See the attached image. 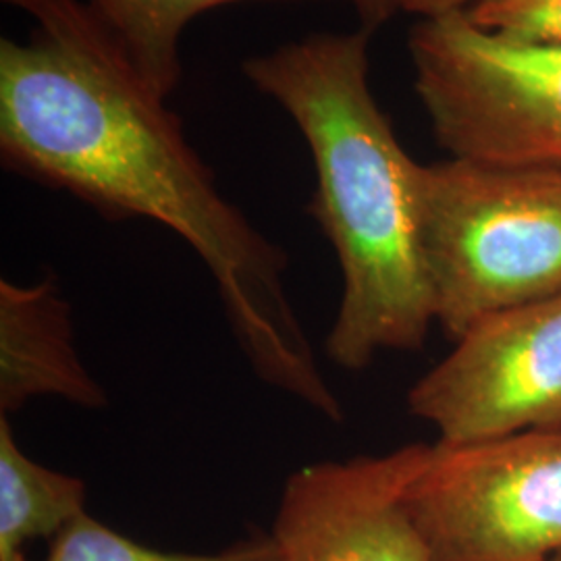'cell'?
I'll return each mask as SVG.
<instances>
[{"label":"cell","mask_w":561,"mask_h":561,"mask_svg":"<svg viewBox=\"0 0 561 561\" xmlns=\"http://www.w3.org/2000/svg\"><path fill=\"white\" fill-rule=\"evenodd\" d=\"M36 21L0 41V161L108 221L148 219L180 236L215 280L254 375L329 416L340 398L287 294V254L217 187L181 121L85 0H2Z\"/></svg>","instance_id":"6da1fadb"},{"label":"cell","mask_w":561,"mask_h":561,"mask_svg":"<svg viewBox=\"0 0 561 561\" xmlns=\"http://www.w3.org/2000/svg\"><path fill=\"white\" fill-rule=\"evenodd\" d=\"M375 25L312 34L241 65L310 148L317 171L310 215L341 271L327 356L350 373L368 368L382 352H419L437 327L419 231V162L403 150L368 85Z\"/></svg>","instance_id":"7a4b0ae2"},{"label":"cell","mask_w":561,"mask_h":561,"mask_svg":"<svg viewBox=\"0 0 561 561\" xmlns=\"http://www.w3.org/2000/svg\"><path fill=\"white\" fill-rule=\"evenodd\" d=\"M416 206L435 321L447 340L561 294V169L419 162Z\"/></svg>","instance_id":"3957f363"},{"label":"cell","mask_w":561,"mask_h":561,"mask_svg":"<svg viewBox=\"0 0 561 561\" xmlns=\"http://www.w3.org/2000/svg\"><path fill=\"white\" fill-rule=\"evenodd\" d=\"M408 48L414 90L451 159L561 169V44L458 11L419 21Z\"/></svg>","instance_id":"277c9868"},{"label":"cell","mask_w":561,"mask_h":561,"mask_svg":"<svg viewBox=\"0 0 561 561\" xmlns=\"http://www.w3.org/2000/svg\"><path fill=\"white\" fill-rule=\"evenodd\" d=\"M405 502L433 561L561 553V428L428 445Z\"/></svg>","instance_id":"5b68a950"},{"label":"cell","mask_w":561,"mask_h":561,"mask_svg":"<svg viewBox=\"0 0 561 561\" xmlns=\"http://www.w3.org/2000/svg\"><path fill=\"white\" fill-rule=\"evenodd\" d=\"M408 391L439 443L468 445L561 428V294L470 327Z\"/></svg>","instance_id":"8992f818"},{"label":"cell","mask_w":561,"mask_h":561,"mask_svg":"<svg viewBox=\"0 0 561 561\" xmlns=\"http://www.w3.org/2000/svg\"><path fill=\"white\" fill-rule=\"evenodd\" d=\"M428 445L301 466L283 486L271 539L279 561H433L405 493Z\"/></svg>","instance_id":"52a82bcc"},{"label":"cell","mask_w":561,"mask_h":561,"mask_svg":"<svg viewBox=\"0 0 561 561\" xmlns=\"http://www.w3.org/2000/svg\"><path fill=\"white\" fill-rule=\"evenodd\" d=\"M34 398H60L85 410L108 396L81 362L71 306L55 280H0V412H18Z\"/></svg>","instance_id":"ba28073f"},{"label":"cell","mask_w":561,"mask_h":561,"mask_svg":"<svg viewBox=\"0 0 561 561\" xmlns=\"http://www.w3.org/2000/svg\"><path fill=\"white\" fill-rule=\"evenodd\" d=\"M271 0H85L108 34L131 60L141 80L169 99L181 81L180 44L185 27L202 13ZM377 21L393 13L391 0H350Z\"/></svg>","instance_id":"9c48e42d"},{"label":"cell","mask_w":561,"mask_h":561,"mask_svg":"<svg viewBox=\"0 0 561 561\" xmlns=\"http://www.w3.org/2000/svg\"><path fill=\"white\" fill-rule=\"evenodd\" d=\"M85 514V482L32 460L0 419V561H30L25 545L55 539Z\"/></svg>","instance_id":"30bf717a"},{"label":"cell","mask_w":561,"mask_h":561,"mask_svg":"<svg viewBox=\"0 0 561 561\" xmlns=\"http://www.w3.org/2000/svg\"><path fill=\"white\" fill-rule=\"evenodd\" d=\"M44 561H279V553L271 535L236 542L217 553L161 551L121 535L85 512L50 541Z\"/></svg>","instance_id":"8fae6325"},{"label":"cell","mask_w":561,"mask_h":561,"mask_svg":"<svg viewBox=\"0 0 561 561\" xmlns=\"http://www.w3.org/2000/svg\"><path fill=\"white\" fill-rule=\"evenodd\" d=\"M468 15L507 36L561 44V0H479Z\"/></svg>","instance_id":"7c38bea8"},{"label":"cell","mask_w":561,"mask_h":561,"mask_svg":"<svg viewBox=\"0 0 561 561\" xmlns=\"http://www.w3.org/2000/svg\"><path fill=\"white\" fill-rule=\"evenodd\" d=\"M477 2L479 0H391L393 9L414 13L421 20H433V18H442L447 13L470 11Z\"/></svg>","instance_id":"4fadbf2b"},{"label":"cell","mask_w":561,"mask_h":561,"mask_svg":"<svg viewBox=\"0 0 561 561\" xmlns=\"http://www.w3.org/2000/svg\"><path fill=\"white\" fill-rule=\"evenodd\" d=\"M547 561H561V553H558V556H553V558H551V560H547Z\"/></svg>","instance_id":"5bb4252c"}]
</instances>
